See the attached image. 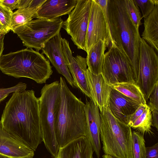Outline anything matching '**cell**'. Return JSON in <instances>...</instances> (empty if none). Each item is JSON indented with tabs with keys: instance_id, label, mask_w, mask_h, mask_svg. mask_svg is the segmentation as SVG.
I'll use <instances>...</instances> for the list:
<instances>
[{
	"instance_id": "1",
	"label": "cell",
	"mask_w": 158,
	"mask_h": 158,
	"mask_svg": "<svg viewBox=\"0 0 158 158\" xmlns=\"http://www.w3.org/2000/svg\"><path fill=\"white\" fill-rule=\"evenodd\" d=\"M0 121L6 131L34 151L43 141L38 98L33 90L13 93Z\"/></svg>"
},
{
	"instance_id": "2",
	"label": "cell",
	"mask_w": 158,
	"mask_h": 158,
	"mask_svg": "<svg viewBox=\"0 0 158 158\" xmlns=\"http://www.w3.org/2000/svg\"><path fill=\"white\" fill-rule=\"evenodd\" d=\"M61 102L54 129L58 144L62 148L71 141L86 137L85 104L70 91L65 79L60 77Z\"/></svg>"
},
{
	"instance_id": "3",
	"label": "cell",
	"mask_w": 158,
	"mask_h": 158,
	"mask_svg": "<svg viewBox=\"0 0 158 158\" xmlns=\"http://www.w3.org/2000/svg\"><path fill=\"white\" fill-rule=\"evenodd\" d=\"M107 19L113 41L129 58L137 80L141 38L127 13L125 0H109Z\"/></svg>"
},
{
	"instance_id": "4",
	"label": "cell",
	"mask_w": 158,
	"mask_h": 158,
	"mask_svg": "<svg viewBox=\"0 0 158 158\" xmlns=\"http://www.w3.org/2000/svg\"><path fill=\"white\" fill-rule=\"evenodd\" d=\"M0 70L7 75L29 78L40 84L46 83L53 73L48 60L38 51L27 48L2 55Z\"/></svg>"
},
{
	"instance_id": "5",
	"label": "cell",
	"mask_w": 158,
	"mask_h": 158,
	"mask_svg": "<svg viewBox=\"0 0 158 158\" xmlns=\"http://www.w3.org/2000/svg\"><path fill=\"white\" fill-rule=\"evenodd\" d=\"M100 114V138L104 154L116 158H133L131 127L116 118L108 106Z\"/></svg>"
},
{
	"instance_id": "6",
	"label": "cell",
	"mask_w": 158,
	"mask_h": 158,
	"mask_svg": "<svg viewBox=\"0 0 158 158\" xmlns=\"http://www.w3.org/2000/svg\"><path fill=\"white\" fill-rule=\"evenodd\" d=\"M43 141L48 151L56 158L60 148L55 132L54 123L61 102L60 82L45 84L38 98Z\"/></svg>"
},
{
	"instance_id": "7",
	"label": "cell",
	"mask_w": 158,
	"mask_h": 158,
	"mask_svg": "<svg viewBox=\"0 0 158 158\" xmlns=\"http://www.w3.org/2000/svg\"><path fill=\"white\" fill-rule=\"evenodd\" d=\"M64 21L60 17L53 19H36L14 30L27 48L42 50L45 44L60 33Z\"/></svg>"
},
{
	"instance_id": "8",
	"label": "cell",
	"mask_w": 158,
	"mask_h": 158,
	"mask_svg": "<svg viewBox=\"0 0 158 158\" xmlns=\"http://www.w3.org/2000/svg\"><path fill=\"white\" fill-rule=\"evenodd\" d=\"M102 74L110 86L119 83L136 82L133 64L125 52L113 44L105 53Z\"/></svg>"
},
{
	"instance_id": "9",
	"label": "cell",
	"mask_w": 158,
	"mask_h": 158,
	"mask_svg": "<svg viewBox=\"0 0 158 158\" xmlns=\"http://www.w3.org/2000/svg\"><path fill=\"white\" fill-rule=\"evenodd\" d=\"M158 82V56L155 50L141 38L138 79L135 82L147 102Z\"/></svg>"
},
{
	"instance_id": "10",
	"label": "cell",
	"mask_w": 158,
	"mask_h": 158,
	"mask_svg": "<svg viewBox=\"0 0 158 158\" xmlns=\"http://www.w3.org/2000/svg\"><path fill=\"white\" fill-rule=\"evenodd\" d=\"M92 0H77L63 27L77 48L86 52V38Z\"/></svg>"
},
{
	"instance_id": "11",
	"label": "cell",
	"mask_w": 158,
	"mask_h": 158,
	"mask_svg": "<svg viewBox=\"0 0 158 158\" xmlns=\"http://www.w3.org/2000/svg\"><path fill=\"white\" fill-rule=\"evenodd\" d=\"M100 40L105 42L107 48L114 44L111 37L107 18L100 6L92 0L86 38V53Z\"/></svg>"
},
{
	"instance_id": "12",
	"label": "cell",
	"mask_w": 158,
	"mask_h": 158,
	"mask_svg": "<svg viewBox=\"0 0 158 158\" xmlns=\"http://www.w3.org/2000/svg\"><path fill=\"white\" fill-rule=\"evenodd\" d=\"M61 46L66 64L76 87L92 100L86 74L87 68L86 58L78 55L74 57L69 42L65 38H61Z\"/></svg>"
},
{
	"instance_id": "13",
	"label": "cell",
	"mask_w": 158,
	"mask_h": 158,
	"mask_svg": "<svg viewBox=\"0 0 158 158\" xmlns=\"http://www.w3.org/2000/svg\"><path fill=\"white\" fill-rule=\"evenodd\" d=\"M61 34L56 35L45 43L42 48L44 54L59 73L62 75L73 88H77L66 64L61 46Z\"/></svg>"
},
{
	"instance_id": "14",
	"label": "cell",
	"mask_w": 158,
	"mask_h": 158,
	"mask_svg": "<svg viewBox=\"0 0 158 158\" xmlns=\"http://www.w3.org/2000/svg\"><path fill=\"white\" fill-rule=\"evenodd\" d=\"M0 154L11 158H33L34 151L6 131L0 121Z\"/></svg>"
},
{
	"instance_id": "15",
	"label": "cell",
	"mask_w": 158,
	"mask_h": 158,
	"mask_svg": "<svg viewBox=\"0 0 158 158\" xmlns=\"http://www.w3.org/2000/svg\"><path fill=\"white\" fill-rule=\"evenodd\" d=\"M88 138L97 158H100L101 118L98 107L93 101L86 99L84 108Z\"/></svg>"
},
{
	"instance_id": "16",
	"label": "cell",
	"mask_w": 158,
	"mask_h": 158,
	"mask_svg": "<svg viewBox=\"0 0 158 158\" xmlns=\"http://www.w3.org/2000/svg\"><path fill=\"white\" fill-rule=\"evenodd\" d=\"M140 105L111 88L108 107L112 115L121 122L128 125V119Z\"/></svg>"
},
{
	"instance_id": "17",
	"label": "cell",
	"mask_w": 158,
	"mask_h": 158,
	"mask_svg": "<svg viewBox=\"0 0 158 158\" xmlns=\"http://www.w3.org/2000/svg\"><path fill=\"white\" fill-rule=\"evenodd\" d=\"M86 74L92 100L101 112L108 106L112 88L106 81L102 73L98 75H94L87 68Z\"/></svg>"
},
{
	"instance_id": "18",
	"label": "cell",
	"mask_w": 158,
	"mask_h": 158,
	"mask_svg": "<svg viewBox=\"0 0 158 158\" xmlns=\"http://www.w3.org/2000/svg\"><path fill=\"white\" fill-rule=\"evenodd\" d=\"M76 0H45L37 10L34 18L53 19L69 14L76 6Z\"/></svg>"
},
{
	"instance_id": "19",
	"label": "cell",
	"mask_w": 158,
	"mask_h": 158,
	"mask_svg": "<svg viewBox=\"0 0 158 158\" xmlns=\"http://www.w3.org/2000/svg\"><path fill=\"white\" fill-rule=\"evenodd\" d=\"M94 151L87 137H82L60 148L56 158H93Z\"/></svg>"
},
{
	"instance_id": "20",
	"label": "cell",
	"mask_w": 158,
	"mask_h": 158,
	"mask_svg": "<svg viewBox=\"0 0 158 158\" xmlns=\"http://www.w3.org/2000/svg\"><path fill=\"white\" fill-rule=\"evenodd\" d=\"M144 29L142 36L158 54V4L149 15L144 19Z\"/></svg>"
},
{
	"instance_id": "21",
	"label": "cell",
	"mask_w": 158,
	"mask_h": 158,
	"mask_svg": "<svg viewBox=\"0 0 158 158\" xmlns=\"http://www.w3.org/2000/svg\"><path fill=\"white\" fill-rule=\"evenodd\" d=\"M106 48L105 42L100 40L93 45L87 53L88 69L94 75L102 73L104 56Z\"/></svg>"
},
{
	"instance_id": "22",
	"label": "cell",
	"mask_w": 158,
	"mask_h": 158,
	"mask_svg": "<svg viewBox=\"0 0 158 158\" xmlns=\"http://www.w3.org/2000/svg\"><path fill=\"white\" fill-rule=\"evenodd\" d=\"M114 89L139 105L147 104L144 95L135 82H130L111 85Z\"/></svg>"
},
{
	"instance_id": "23",
	"label": "cell",
	"mask_w": 158,
	"mask_h": 158,
	"mask_svg": "<svg viewBox=\"0 0 158 158\" xmlns=\"http://www.w3.org/2000/svg\"><path fill=\"white\" fill-rule=\"evenodd\" d=\"M38 9V8L28 7L17 9L13 12L11 20L10 30L13 31L32 20Z\"/></svg>"
},
{
	"instance_id": "24",
	"label": "cell",
	"mask_w": 158,
	"mask_h": 158,
	"mask_svg": "<svg viewBox=\"0 0 158 158\" xmlns=\"http://www.w3.org/2000/svg\"><path fill=\"white\" fill-rule=\"evenodd\" d=\"M152 125V113L147 105L142 114L135 121L131 128L144 135L147 133L153 134Z\"/></svg>"
},
{
	"instance_id": "25",
	"label": "cell",
	"mask_w": 158,
	"mask_h": 158,
	"mask_svg": "<svg viewBox=\"0 0 158 158\" xmlns=\"http://www.w3.org/2000/svg\"><path fill=\"white\" fill-rule=\"evenodd\" d=\"M132 140L133 158H144L146 148L144 135L133 131L132 132Z\"/></svg>"
},
{
	"instance_id": "26",
	"label": "cell",
	"mask_w": 158,
	"mask_h": 158,
	"mask_svg": "<svg viewBox=\"0 0 158 158\" xmlns=\"http://www.w3.org/2000/svg\"><path fill=\"white\" fill-rule=\"evenodd\" d=\"M127 13L133 23L137 29L142 25V17L138 6L133 0H125Z\"/></svg>"
},
{
	"instance_id": "27",
	"label": "cell",
	"mask_w": 158,
	"mask_h": 158,
	"mask_svg": "<svg viewBox=\"0 0 158 158\" xmlns=\"http://www.w3.org/2000/svg\"><path fill=\"white\" fill-rule=\"evenodd\" d=\"M13 12L0 4V22L6 34L10 30L11 20Z\"/></svg>"
},
{
	"instance_id": "28",
	"label": "cell",
	"mask_w": 158,
	"mask_h": 158,
	"mask_svg": "<svg viewBox=\"0 0 158 158\" xmlns=\"http://www.w3.org/2000/svg\"><path fill=\"white\" fill-rule=\"evenodd\" d=\"M134 3L141 9L142 18H146L153 10L156 5L158 4V0H133Z\"/></svg>"
},
{
	"instance_id": "29",
	"label": "cell",
	"mask_w": 158,
	"mask_h": 158,
	"mask_svg": "<svg viewBox=\"0 0 158 158\" xmlns=\"http://www.w3.org/2000/svg\"><path fill=\"white\" fill-rule=\"evenodd\" d=\"M26 83L20 82L16 85L9 88H0V102L3 101L10 94L14 92H22L25 90Z\"/></svg>"
},
{
	"instance_id": "30",
	"label": "cell",
	"mask_w": 158,
	"mask_h": 158,
	"mask_svg": "<svg viewBox=\"0 0 158 158\" xmlns=\"http://www.w3.org/2000/svg\"><path fill=\"white\" fill-rule=\"evenodd\" d=\"M148 99L147 105L151 111L158 110V82L155 85Z\"/></svg>"
},
{
	"instance_id": "31",
	"label": "cell",
	"mask_w": 158,
	"mask_h": 158,
	"mask_svg": "<svg viewBox=\"0 0 158 158\" xmlns=\"http://www.w3.org/2000/svg\"><path fill=\"white\" fill-rule=\"evenodd\" d=\"M147 106V104L140 105L138 108L128 119V125L131 127L135 121L142 114Z\"/></svg>"
},
{
	"instance_id": "32",
	"label": "cell",
	"mask_w": 158,
	"mask_h": 158,
	"mask_svg": "<svg viewBox=\"0 0 158 158\" xmlns=\"http://www.w3.org/2000/svg\"><path fill=\"white\" fill-rule=\"evenodd\" d=\"M144 158H158V143L146 147Z\"/></svg>"
},
{
	"instance_id": "33",
	"label": "cell",
	"mask_w": 158,
	"mask_h": 158,
	"mask_svg": "<svg viewBox=\"0 0 158 158\" xmlns=\"http://www.w3.org/2000/svg\"><path fill=\"white\" fill-rule=\"evenodd\" d=\"M19 0H0V4L7 7L11 11L18 8Z\"/></svg>"
},
{
	"instance_id": "34",
	"label": "cell",
	"mask_w": 158,
	"mask_h": 158,
	"mask_svg": "<svg viewBox=\"0 0 158 158\" xmlns=\"http://www.w3.org/2000/svg\"><path fill=\"white\" fill-rule=\"evenodd\" d=\"M152 115V125L157 130H158V110H154L151 111Z\"/></svg>"
},
{
	"instance_id": "35",
	"label": "cell",
	"mask_w": 158,
	"mask_h": 158,
	"mask_svg": "<svg viewBox=\"0 0 158 158\" xmlns=\"http://www.w3.org/2000/svg\"><path fill=\"white\" fill-rule=\"evenodd\" d=\"M45 0H31L28 7L39 8V7L45 1Z\"/></svg>"
},
{
	"instance_id": "36",
	"label": "cell",
	"mask_w": 158,
	"mask_h": 158,
	"mask_svg": "<svg viewBox=\"0 0 158 158\" xmlns=\"http://www.w3.org/2000/svg\"><path fill=\"white\" fill-rule=\"evenodd\" d=\"M6 34L4 31H0V59L4 50V39Z\"/></svg>"
},
{
	"instance_id": "37",
	"label": "cell",
	"mask_w": 158,
	"mask_h": 158,
	"mask_svg": "<svg viewBox=\"0 0 158 158\" xmlns=\"http://www.w3.org/2000/svg\"><path fill=\"white\" fill-rule=\"evenodd\" d=\"M31 1V0H19L18 9L28 7Z\"/></svg>"
},
{
	"instance_id": "38",
	"label": "cell",
	"mask_w": 158,
	"mask_h": 158,
	"mask_svg": "<svg viewBox=\"0 0 158 158\" xmlns=\"http://www.w3.org/2000/svg\"><path fill=\"white\" fill-rule=\"evenodd\" d=\"M102 157L103 158H116L110 155L105 154L102 156Z\"/></svg>"
},
{
	"instance_id": "39",
	"label": "cell",
	"mask_w": 158,
	"mask_h": 158,
	"mask_svg": "<svg viewBox=\"0 0 158 158\" xmlns=\"http://www.w3.org/2000/svg\"><path fill=\"white\" fill-rule=\"evenodd\" d=\"M0 158H11L8 156L0 154Z\"/></svg>"
},
{
	"instance_id": "40",
	"label": "cell",
	"mask_w": 158,
	"mask_h": 158,
	"mask_svg": "<svg viewBox=\"0 0 158 158\" xmlns=\"http://www.w3.org/2000/svg\"><path fill=\"white\" fill-rule=\"evenodd\" d=\"M3 27L2 25L0 22V31H3Z\"/></svg>"
}]
</instances>
